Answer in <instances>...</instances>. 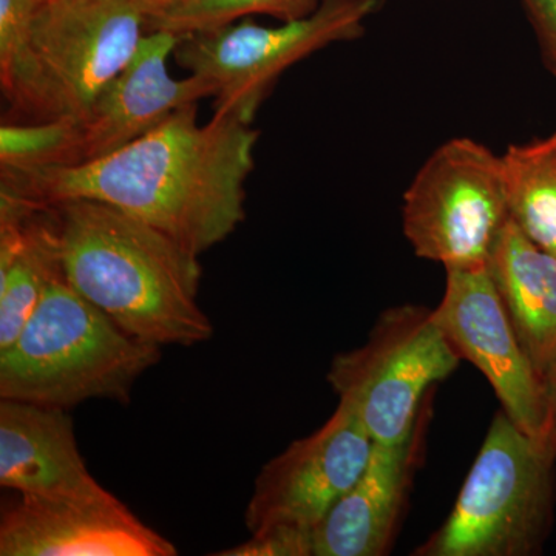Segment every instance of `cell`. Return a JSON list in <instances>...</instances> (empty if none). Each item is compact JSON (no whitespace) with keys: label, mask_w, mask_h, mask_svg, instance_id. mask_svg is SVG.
Listing matches in <instances>:
<instances>
[{"label":"cell","mask_w":556,"mask_h":556,"mask_svg":"<svg viewBox=\"0 0 556 556\" xmlns=\"http://www.w3.org/2000/svg\"><path fill=\"white\" fill-rule=\"evenodd\" d=\"M134 2L137 3L144 13L146 20L149 21L150 17L156 16L161 11L169 9L177 0H134Z\"/></svg>","instance_id":"cell-23"},{"label":"cell","mask_w":556,"mask_h":556,"mask_svg":"<svg viewBox=\"0 0 556 556\" xmlns=\"http://www.w3.org/2000/svg\"><path fill=\"white\" fill-rule=\"evenodd\" d=\"M427 412L412 438L401 444H372L356 484L314 529V556H382L393 541L417 455Z\"/></svg>","instance_id":"cell-13"},{"label":"cell","mask_w":556,"mask_h":556,"mask_svg":"<svg viewBox=\"0 0 556 556\" xmlns=\"http://www.w3.org/2000/svg\"><path fill=\"white\" fill-rule=\"evenodd\" d=\"M508 214L519 230L556 255V131L503 153Z\"/></svg>","instance_id":"cell-16"},{"label":"cell","mask_w":556,"mask_h":556,"mask_svg":"<svg viewBox=\"0 0 556 556\" xmlns=\"http://www.w3.org/2000/svg\"><path fill=\"white\" fill-rule=\"evenodd\" d=\"M146 31L134 0H42L20 53L0 73L14 123L86 119Z\"/></svg>","instance_id":"cell-4"},{"label":"cell","mask_w":556,"mask_h":556,"mask_svg":"<svg viewBox=\"0 0 556 556\" xmlns=\"http://www.w3.org/2000/svg\"><path fill=\"white\" fill-rule=\"evenodd\" d=\"M177 547L146 526L100 482L53 495H20L2 514V556H174Z\"/></svg>","instance_id":"cell-11"},{"label":"cell","mask_w":556,"mask_h":556,"mask_svg":"<svg viewBox=\"0 0 556 556\" xmlns=\"http://www.w3.org/2000/svg\"><path fill=\"white\" fill-rule=\"evenodd\" d=\"M508 219L503 156L471 138L439 146L404 193L405 237L445 270L484 268Z\"/></svg>","instance_id":"cell-8"},{"label":"cell","mask_w":556,"mask_h":556,"mask_svg":"<svg viewBox=\"0 0 556 556\" xmlns=\"http://www.w3.org/2000/svg\"><path fill=\"white\" fill-rule=\"evenodd\" d=\"M62 276L130 336L153 345L207 342L199 255L119 208L91 200L53 204Z\"/></svg>","instance_id":"cell-2"},{"label":"cell","mask_w":556,"mask_h":556,"mask_svg":"<svg viewBox=\"0 0 556 556\" xmlns=\"http://www.w3.org/2000/svg\"><path fill=\"white\" fill-rule=\"evenodd\" d=\"M320 0H177L148 21V30L178 36L214 30L243 17L266 14L281 22L300 20L317 9Z\"/></svg>","instance_id":"cell-18"},{"label":"cell","mask_w":556,"mask_h":556,"mask_svg":"<svg viewBox=\"0 0 556 556\" xmlns=\"http://www.w3.org/2000/svg\"><path fill=\"white\" fill-rule=\"evenodd\" d=\"M160 358L161 346L124 331L60 276L0 350V399L64 409L90 399L129 404L135 383Z\"/></svg>","instance_id":"cell-3"},{"label":"cell","mask_w":556,"mask_h":556,"mask_svg":"<svg viewBox=\"0 0 556 556\" xmlns=\"http://www.w3.org/2000/svg\"><path fill=\"white\" fill-rule=\"evenodd\" d=\"M459 362L433 311L402 305L380 314L365 345L332 358L327 379L372 441L401 444L427 412L428 390Z\"/></svg>","instance_id":"cell-7"},{"label":"cell","mask_w":556,"mask_h":556,"mask_svg":"<svg viewBox=\"0 0 556 556\" xmlns=\"http://www.w3.org/2000/svg\"><path fill=\"white\" fill-rule=\"evenodd\" d=\"M547 393V438L548 448L556 455V368L546 379Z\"/></svg>","instance_id":"cell-22"},{"label":"cell","mask_w":556,"mask_h":556,"mask_svg":"<svg viewBox=\"0 0 556 556\" xmlns=\"http://www.w3.org/2000/svg\"><path fill=\"white\" fill-rule=\"evenodd\" d=\"M556 455L497 413L452 514L416 556H530L555 506Z\"/></svg>","instance_id":"cell-5"},{"label":"cell","mask_w":556,"mask_h":556,"mask_svg":"<svg viewBox=\"0 0 556 556\" xmlns=\"http://www.w3.org/2000/svg\"><path fill=\"white\" fill-rule=\"evenodd\" d=\"M372 444L356 413L339 402L324 427L262 468L244 514L249 532L280 525L316 529L364 473Z\"/></svg>","instance_id":"cell-9"},{"label":"cell","mask_w":556,"mask_h":556,"mask_svg":"<svg viewBox=\"0 0 556 556\" xmlns=\"http://www.w3.org/2000/svg\"><path fill=\"white\" fill-rule=\"evenodd\" d=\"M83 121L50 119L2 124V175L30 174L50 167L75 166L80 161Z\"/></svg>","instance_id":"cell-17"},{"label":"cell","mask_w":556,"mask_h":556,"mask_svg":"<svg viewBox=\"0 0 556 556\" xmlns=\"http://www.w3.org/2000/svg\"><path fill=\"white\" fill-rule=\"evenodd\" d=\"M179 39L170 31H146L131 60L80 123L79 164L109 155L156 129L178 110L212 98L214 90L206 80L170 75L169 58Z\"/></svg>","instance_id":"cell-12"},{"label":"cell","mask_w":556,"mask_h":556,"mask_svg":"<svg viewBox=\"0 0 556 556\" xmlns=\"http://www.w3.org/2000/svg\"><path fill=\"white\" fill-rule=\"evenodd\" d=\"M433 317L460 358L489 380L503 412L547 445L546 383L519 342L486 266L447 270L444 298Z\"/></svg>","instance_id":"cell-10"},{"label":"cell","mask_w":556,"mask_h":556,"mask_svg":"<svg viewBox=\"0 0 556 556\" xmlns=\"http://www.w3.org/2000/svg\"><path fill=\"white\" fill-rule=\"evenodd\" d=\"M486 269L519 342L546 383L556 368V255L508 219Z\"/></svg>","instance_id":"cell-15"},{"label":"cell","mask_w":556,"mask_h":556,"mask_svg":"<svg viewBox=\"0 0 556 556\" xmlns=\"http://www.w3.org/2000/svg\"><path fill=\"white\" fill-rule=\"evenodd\" d=\"M67 409L0 399V485L17 495H53L97 484Z\"/></svg>","instance_id":"cell-14"},{"label":"cell","mask_w":556,"mask_h":556,"mask_svg":"<svg viewBox=\"0 0 556 556\" xmlns=\"http://www.w3.org/2000/svg\"><path fill=\"white\" fill-rule=\"evenodd\" d=\"M218 556H314V530L295 526H273L251 533L239 546Z\"/></svg>","instance_id":"cell-19"},{"label":"cell","mask_w":556,"mask_h":556,"mask_svg":"<svg viewBox=\"0 0 556 556\" xmlns=\"http://www.w3.org/2000/svg\"><path fill=\"white\" fill-rule=\"evenodd\" d=\"M42 0H0V73L17 56Z\"/></svg>","instance_id":"cell-20"},{"label":"cell","mask_w":556,"mask_h":556,"mask_svg":"<svg viewBox=\"0 0 556 556\" xmlns=\"http://www.w3.org/2000/svg\"><path fill=\"white\" fill-rule=\"evenodd\" d=\"M383 0H320L300 20L269 27L251 17L181 36L174 58L211 84L215 115L254 123L260 105L292 65L338 42L361 38Z\"/></svg>","instance_id":"cell-6"},{"label":"cell","mask_w":556,"mask_h":556,"mask_svg":"<svg viewBox=\"0 0 556 556\" xmlns=\"http://www.w3.org/2000/svg\"><path fill=\"white\" fill-rule=\"evenodd\" d=\"M535 31L541 58L556 78V0H522Z\"/></svg>","instance_id":"cell-21"},{"label":"cell","mask_w":556,"mask_h":556,"mask_svg":"<svg viewBox=\"0 0 556 556\" xmlns=\"http://www.w3.org/2000/svg\"><path fill=\"white\" fill-rule=\"evenodd\" d=\"M197 105L178 110L101 159L2 175L0 193L36 207L100 201L149 223L200 257L243 223L258 131L236 116L215 113L200 124Z\"/></svg>","instance_id":"cell-1"}]
</instances>
